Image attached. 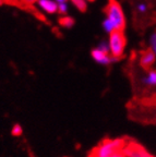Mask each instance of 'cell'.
Returning a JSON list of instances; mask_svg holds the SVG:
<instances>
[{"label": "cell", "mask_w": 156, "mask_h": 157, "mask_svg": "<svg viewBox=\"0 0 156 157\" xmlns=\"http://www.w3.org/2000/svg\"><path fill=\"white\" fill-rule=\"evenodd\" d=\"M106 19H108L112 25L115 26L116 31H123L126 27V15L121 5L117 0H109L105 8Z\"/></svg>", "instance_id": "cell-1"}, {"label": "cell", "mask_w": 156, "mask_h": 157, "mask_svg": "<svg viewBox=\"0 0 156 157\" xmlns=\"http://www.w3.org/2000/svg\"><path fill=\"white\" fill-rule=\"evenodd\" d=\"M127 157H153L144 147L138 144H128L123 148Z\"/></svg>", "instance_id": "cell-5"}, {"label": "cell", "mask_w": 156, "mask_h": 157, "mask_svg": "<svg viewBox=\"0 0 156 157\" xmlns=\"http://www.w3.org/2000/svg\"><path fill=\"white\" fill-rule=\"evenodd\" d=\"M61 26L66 27V29H71V27L73 26L76 21L72 17H69V15H64L62 17H60V21H59Z\"/></svg>", "instance_id": "cell-9"}, {"label": "cell", "mask_w": 156, "mask_h": 157, "mask_svg": "<svg viewBox=\"0 0 156 157\" xmlns=\"http://www.w3.org/2000/svg\"><path fill=\"white\" fill-rule=\"evenodd\" d=\"M106 157H127V156L124 154V151L121 150V151H118V152L114 153V154H111V155H108V156H106Z\"/></svg>", "instance_id": "cell-15"}, {"label": "cell", "mask_w": 156, "mask_h": 157, "mask_svg": "<svg viewBox=\"0 0 156 157\" xmlns=\"http://www.w3.org/2000/svg\"><path fill=\"white\" fill-rule=\"evenodd\" d=\"M108 45H109V52L116 60H119L122 57L127 45V39L123 34V31H114L109 34L108 38Z\"/></svg>", "instance_id": "cell-2"}, {"label": "cell", "mask_w": 156, "mask_h": 157, "mask_svg": "<svg viewBox=\"0 0 156 157\" xmlns=\"http://www.w3.org/2000/svg\"><path fill=\"white\" fill-rule=\"evenodd\" d=\"M91 56H92L93 60H94L96 63L100 64V66H108V64L112 63V62L117 61V60L110 55V52L102 50V49L97 48V47H95V48L91 52Z\"/></svg>", "instance_id": "cell-4"}, {"label": "cell", "mask_w": 156, "mask_h": 157, "mask_svg": "<svg viewBox=\"0 0 156 157\" xmlns=\"http://www.w3.org/2000/svg\"><path fill=\"white\" fill-rule=\"evenodd\" d=\"M155 63H156V55L152 52L151 49L142 52L141 57H140V64H141L142 68L149 70V69H152V67Z\"/></svg>", "instance_id": "cell-7"}, {"label": "cell", "mask_w": 156, "mask_h": 157, "mask_svg": "<svg viewBox=\"0 0 156 157\" xmlns=\"http://www.w3.org/2000/svg\"><path fill=\"white\" fill-rule=\"evenodd\" d=\"M149 43H150V49L156 55V31L150 36Z\"/></svg>", "instance_id": "cell-12"}, {"label": "cell", "mask_w": 156, "mask_h": 157, "mask_svg": "<svg viewBox=\"0 0 156 157\" xmlns=\"http://www.w3.org/2000/svg\"><path fill=\"white\" fill-rule=\"evenodd\" d=\"M71 2L81 12H84L88 9V0H71Z\"/></svg>", "instance_id": "cell-10"}, {"label": "cell", "mask_w": 156, "mask_h": 157, "mask_svg": "<svg viewBox=\"0 0 156 157\" xmlns=\"http://www.w3.org/2000/svg\"><path fill=\"white\" fill-rule=\"evenodd\" d=\"M11 134L12 136H15V137H19L23 134V128L22 125L20 124V123H15L13 124L12 129H11Z\"/></svg>", "instance_id": "cell-11"}, {"label": "cell", "mask_w": 156, "mask_h": 157, "mask_svg": "<svg viewBox=\"0 0 156 157\" xmlns=\"http://www.w3.org/2000/svg\"><path fill=\"white\" fill-rule=\"evenodd\" d=\"M36 6L41 12L47 14H55L58 12V2L55 0H37Z\"/></svg>", "instance_id": "cell-6"}, {"label": "cell", "mask_w": 156, "mask_h": 157, "mask_svg": "<svg viewBox=\"0 0 156 157\" xmlns=\"http://www.w3.org/2000/svg\"><path fill=\"white\" fill-rule=\"evenodd\" d=\"M147 9H149V7H147L146 3L144 2H139L137 5V11L139 13H145L147 11Z\"/></svg>", "instance_id": "cell-14"}, {"label": "cell", "mask_w": 156, "mask_h": 157, "mask_svg": "<svg viewBox=\"0 0 156 157\" xmlns=\"http://www.w3.org/2000/svg\"><path fill=\"white\" fill-rule=\"evenodd\" d=\"M37 0H21V2H23L25 6H32L36 3Z\"/></svg>", "instance_id": "cell-16"}, {"label": "cell", "mask_w": 156, "mask_h": 157, "mask_svg": "<svg viewBox=\"0 0 156 157\" xmlns=\"http://www.w3.org/2000/svg\"><path fill=\"white\" fill-rule=\"evenodd\" d=\"M88 1H93V0H88Z\"/></svg>", "instance_id": "cell-19"}, {"label": "cell", "mask_w": 156, "mask_h": 157, "mask_svg": "<svg viewBox=\"0 0 156 157\" xmlns=\"http://www.w3.org/2000/svg\"><path fill=\"white\" fill-rule=\"evenodd\" d=\"M68 10H69V6L67 2L58 3V13H60L62 15H66L68 13Z\"/></svg>", "instance_id": "cell-13"}, {"label": "cell", "mask_w": 156, "mask_h": 157, "mask_svg": "<svg viewBox=\"0 0 156 157\" xmlns=\"http://www.w3.org/2000/svg\"><path fill=\"white\" fill-rule=\"evenodd\" d=\"M7 1H9V0H0V2H7Z\"/></svg>", "instance_id": "cell-18"}, {"label": "cell", "mask_w": 156, "mask_h": 157, "mask_svg": "<svg viewBox=\"0 0 156 157\" xmlns=\"http://www.w3.org/2000/svg\"><path fill=\"white\" fill-rule=\"evenodd\" d=\"M126 146V143L122 139H114V140H104L94 151L93 157H106L114 153L121 151Z\"/></svg>", "instance_id": "cell-3"}, {"label": "cell", "mask_w": 156, "mask_h": 157, "mask_svg": "<svg viewBox=\"0 0 156 157\" xmlns=\"http://www.w3.org/2000/svg\"><path fill=\"white\" fill-rule=\"evenodd\" d=\"M56 2H58V3H60V2H67L68 0H55Z\"/></svg>", "instance_id": "cell-17"}, {"label": "cell", "mask_w": 156, "mask_h": 157, "mask_svg": "<svg viewBox=\"0 0 156 157\" xmlns=\"http://www.w3.org/2000/svg\"><path fill=\"white\" fill-rule=\"evenodd\" d=\"M141 83L145 87H156V69H149L146 73L142 76Z\"/></svg>", "instance_id": "cell-8"}]
</instances>
